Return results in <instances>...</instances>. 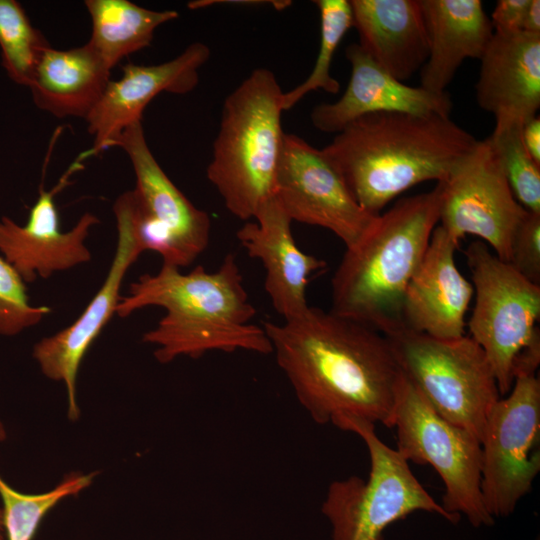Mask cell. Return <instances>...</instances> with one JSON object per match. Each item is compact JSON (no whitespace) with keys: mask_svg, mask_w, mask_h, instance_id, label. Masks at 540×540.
<instances>
[{"mask_svg":"<svg viewBox=\"0 0 540 540\" xmlns=\"http://www.w3.org/2000/svg\"><path fill=\"white\" fill-rule=\"evenodd\" d=\"M539 362L518 365L509 395L491 408L481 438V492L495 519L512 514L540 471Z\"/></svg>","mask_w":540,"mask_h":540,"instance_id":"obj_10","label":"cell"},{"mask_svg":"<svg viewBox=\"0 0 540 540\" xmlns=\"http://www.w3.org/2000/svg\"><path fill=\"white\" fill-rule=\"evenodd\" d=\"M81 160L79 157L73 163L54 188L49 191L40 188L25 225H18L6 216L0 219V253L25 283L49 278L91 259L85 241L90 229L99 224V218L86 212L72 229L63 232L54 200L72 173L81 167Z\"/></svg>","mask_w":540,"mask_h":540,"instance_id":"obj_15","label":"cell"},{"mask_svg":"<svg viewBox=\"0 0 540 540\" xmlns=\"http://www.w3.org/2000/svg\"><path fill=\"white\" fill-rule=\"evenodd\" d=\"M530 0H498L490 22L495 34L508 35L521 32Z\"/></svg>","mask_w":540,"mask_h":540,"instance_id":"obj_31","label":"cell"},{"mask_svg":"<svg viewBox=\"0 0 540 540\" xmlns=\"http://www.w3.org/2000/svg\"><path fill=\"white\" fill-rule=\"evenodd\" d=\"M428 37V57L420 86L444 93L461 64L479 59L494 34L480 0H420Z\"/></svg>","mask_w":540,"mask_h":540,"instance_id":"obj_22","label":"cell"},{"mask_svg":"<svg viewBox=\"0 0 540 540\" xmlns=\"http://www.w3.org/2000/svg\"><path fill=\"white\" fill-rule=\"evenodd\" d=\"M275 197L292 222L327 229L346 248L362 237L376 217L358 205L322 149L293 134L284 136Z\"/></svg>","mask_w":540,"mask_h":540,"instance_id":"obj_13","label":"cell"},{"mask_svg":"<svg viewBox=\"0 0 540 540\" xmlns=\"http://www.w3.org/2000/svg\"><path fill=\"white\" fill-rule=\"evenodd\" d=\"M320 14V45L309 76L298 86L283 93V110H289L308 93L321 89L330 94L340 90V83L330 73L335 52L347 31L353 27L349 0H316Z\"/></svg>","mask_w":540,"mask_h":540,"instance_id":"obj_26","label":"cell"},{"mask_svg":"<svg viewBox=\"0 0 540 540\" xmlns=\"http://www.w3.org/2000/svg\"><path fill=\"white\" fill-rule=\"evenodd\" d=\"M458 244L441 226L435 227L405 292L404 330L444 340L465 335V315L474 288L456 266Z\"/></svg>","mask_w":540,"mask_h":540,"instance_id":"obj_17","label":"cell"},{"mask_svg":"<svg viewBox=\"0 0 540 540\" xmlns=\"http://www.w3.org/2000/svg\"><path fill=\"white\" fill-rule=\"evenodd\" d=\"M477 143L447 116L381 112L352 121L322 151L358 205L377 216L411 187L445 181Z\"/></svg>","mask_w":540,"mask_h":540,"instance_id":"obj_3","label":"cell"},{"mask_svg":"<svg viewBox=\"0 0 540 540\" xmlns=\"http://www.w3.org/2000/svg\"><path fill=\"white\" fill-rule=\"evenodd\" d=\"M6 430L3 423L0 420V443L6 439Z\"/></svg>","mask_w":540,"mask_h":540,"instance_id":"obj_35","label":"cell"},{"mask_svg":"<svg viewBox=\"0 0 540 540\" xmlns=\"http://www.w3.org/2000/svg\"><path fill=\"white\" fill-rule=\"evenodd\" d=\"M0 540H5L4 519H3V511L1 507H0Z\"/></svg>","mask_w":540,"mask_h":540,"instance_id":"obj_34","label":"cell"},{"mask_svg":"<svg viewBox=\"0 0 540 540\" xmlns=\"http://www.w3.org/2000/svg\"><path fill=\"white\" fill-rule=\"evenodd\" d=\"M113 211L117 244L103 284L71 325L42 338L33 347V357L43 375L64 383L68 398V418L72 421L80 416L76 394L80 364L92 343L116 314L124 277L144 252L136 231L131 190L116 199Z\"/></svg>","mask_w":540,"mask_h":540,"instance_id":"obj_14","label":"cell"},{"mask_svg":"<svg viewBox=\"0 0 540 540\" xmlns=\"http://www.w3.org/2000/svg\"><path fill=\"white\" fill-rule=\"evenodd\" d=\"M522 31L530 34H540L539 0H530L524 16Z\"/></svg>","mask_w":540,"mask_h":540,"instance_id":"obj_33","label":"cell"},{"mask_svg":"<svg viewBox=\"0 0 540 540\" xmlns=\"http://www.w3.org/2000/svg\"><path fill=\"white\" fill-rule=\"evenodd\" d=\"M210 57L209 47L190 44L172 60L157 65L128 63L118 80H110L100 100L85 119L94 143L85 156L111 148L131 124L142 121L146 106L160 93L187 94L199 82V69Z\"/></svg>","mask_w":540,"mask_h":540,"instance_id":"obj_16","label":"cell"},{"mask_svg":"<svg viewBox=\"0 0 540 540\" xmlns=\"http://www.w3.org/2000/svg\"><path fill=\"white\" fill-rule=\"evenodd\" d=\"M397 448L406 460L428 464L442 479L441 506L474 527L491 526L481 492V442L470 431L440 416L403 374L394 411Z\"/></svg>","mask_w":540,"mask_h":540,"instance_id":"obj_9","label":"cell"},{"mask_svg":"<svg viewBox=\"0 0 540 540\" xmlns=\"http://www.w3.org/2000/svg\"><path fill=\"white\" fill-rule=\"evenodd\" d=\"M332 424L358 435L370 458L367 480L350 476L328 487L321 512L331 525L332 540H384L389 525L417 511L438 514L451 523L460 520L426 491L408 461L380 440L375 424L349 415Z\"/></svg>","mask_w":540,"mask_h":540,"instance_id":"obj_6","label":"cell"},{"mask_svg":"<svg viewBox=\"0 0 540 540\" xmlns=\"http://www.w3.org/2000/svg\"><path fill=\"white\" fill-rule=\"evenodd\" d=\"M26 283L15 268L0 256V335L14 336L33 327L51 312L48 306H34Z\"/></svg>","mask_w":540,"mask_h":540,"instance_id":"obj_29","label":"cell"},{"mask_svg":"<svg viewBox=\"0 0 540 540\" xmlns=\"http://www.w3.org/2000/svg\"><path fill=\"white\" fill-rule=\"evenodd\" d=\"M283 91L272 71L254 69L225 99L207 177L227 210L254 219L275 196L285 133Z\"/></svg>","mask_w":540,"mask_h":540,"instance_id":"obj_5","label":"cell"},{"mask_svg":"<svg viewBox=\"0 0 540 540\" xmlns=\"http://www.w3.org/2000/svg\"><path fill=\"white\" fill-rule=\"evenodd\" d=\"M262 326L279 368L314 422L349 415L393 427L403 372L384 334L311 306Z\"/></svg>","mask_w":540,"mask_h":540,"instance_id":"obj_1","label":"cell"},{"mask_svg":"<svg viewBox=\"0 0 540 540\" xmlns=\"http://www.w3.org/2000/svg\"><path fill=\"white\" fill-rule=\"evenodd\" d=\"M115 146L127 154L135 173L131 193L143 251H155L165 265L189 266L209 244L208 213L197 208L161 168L147 144L142 121L124 129L111 147Z\"/></svg>","mask_w":540,"mask_h":540,"instance_id":"obj_11","label":"cell"},{"mask_svg":"<svg viewBox=\"0 0 540 540\" xmlns=\"http://www.w3.org/2000/svg\"><path fill=\"white\" fill-rule=\"evenodd\" d=\"M464 253L475 293L467 324L470 337L484 351L499 393L508 394L519 359L527 350L540 345L536 326L540 317V286L499 259L483 241L471 242Z\"/></svg>","mask_w":540,"mask_h":540,"instance_id":"obj_8","label":"cell"},{"mask_svg":"<svg viewBox=\"0 0 540 540\" xmlns=\"http://www.w3.org/2000/svg\"><path fill=\"white\" fill-rule=\"evenodd\" d=\"M481 109L494 128L523 126L540 108V34H493L480 58L475 85Z\"/></svg>","mask_w":540,"mask_h":540,"instance_id":"obj_20","label":"cell"},{"mask_svg":"<svg viewBox=\"0 0 540 540\" xmlns=\"http://www.w3.org/2000/svg\"><path fill=\"white\" fill-rule=\"evenodd\" d=\"M508 263L540 286V213L527 212L513 237Z\"/></svg>","mask_w":540,"mask_h":540,"instance_id":"obj_30","label":"cell"},{"mask_svg":"<svg viewBox=\"0 0 540 540\" xmlns=\"http://www.w3.org/2000/svg\"><path fill=\"white\" fill-rule=\"evenodd\" d=\"M110 71L88 43L68 50L49 46L28 88L39 109L57 118L86 119L111 80Z\"/></svg>","mask_w":540,"mask_h":540,"instance_id":"obj_23","label":"cell"},{"mask_svg":"<svg viewBox=\"0 0 540 540\" xmlns=\"http://www.w3.org/2000/svg\"><path fill=\"white\" fill-rule=\"evenodd\" d=\"M51 46L15 0H0L2 65L16 84L29 87L43 52Z\"/></svg>","mask_w":540,"mask_h":540,"instance_id":"obj_27","label":"cell"},{"mask_svg":"<svg viewBox=\"0 0 540 540\" xmlns=\"http://www.w3.org/2000/svg\"><path fill=\"white\" fill-rule=\"evenodd\" d=\"M359 46L397 80L410 79L428 57L420 0H349Z\"/></svg>","mask_w":540,"mask_h":540,"instance_id":"obj_21","label":"cell"},{"mask_svg":"<svg viewBox=\"0 0 540 540\" xmlns=\"http://www.w3.org/2000/svg\"><path fill=\"white\" fill-rule=\"evenodd\" d=\"M521 128H494L489 139L516 200L527 211L540 213V165L526 150Z\"/></svg>","mask_w":540,"mask_h":540,"instance_id":"obj_28","label":"cell"},{"mask_svg":"<svg viewBox=\"0 0 540 540\" xmlns=\"http://www.w3.org/2000/svg\"><path fill=\"white\" fill-rule=\"evenodd\" d=\"M97 474L71 472L53 489L40 494L18 492L0 476L5 540H32L46 514L63 499L90 486Z\"/></svg>","mask_w":540,"mask_h":540,"instance_id":"obj_25","label":"cell"},{"mask_svg":"<svg viewBox=\"0 0 540 540\" xmlns=\"http://www.w3.org/2000/svg\"><path fill=\"white\" fill-rule=\"evenodd\" d=\"M237 231L236 237L251 258L265 269V291L284 320L302 314L308 307L309 277L327 263L303 252L291 231L292 220L274 196Z\"/></svg>","mask_w":540,"mask_h":540,"instance_id":"obj_19","label":"cell"},{"mask_svg":"<svg viewBox=\"0 0 540 540\" xmlns=\"http://www.w3.org/2000/svg\"><path fill=\"white\" fill-rule=\"evenodd\" d=\"M440 189L399 199L346 251L331 281V312L390 336L404 330L403 301L439 222Z\"/></svg>","mask_w":540,"mask_h":540,"instance_id":"obj_4","label":"cell"},{"mask_svg":"<svg viewBox=\"0 0 540 540\" xmlns=\"http://www.w3.org/2000/svg\"><path fill=\"white\" fill-rule=\"evenodd\" d=\"M386 337L403 374L429 405L481 442L488 414L500 398L482 348L466 335L444 340L404 330Z\"/></svg>","mask_w":540,"mask_h":540,"instance_id":"obj_7","label":"cell"},{"mask_svg":"<svg viewBox=\"0 0 540 540\" xmlns=\"http://www.w3.org/2000/svg\"><path fill=\"white\" fill-rule=\"evenodd\" d=\"M521 138L530 156L540 165V118L538 115L523 124Z\"/></svg>","mask_w":540,"mask_h":540,"instance_id":"obj_32","label":"cell"},{"mask_svg":"<svg viewBox=\"0 0 540 540\" xmlns=\"http://www.w3.org/2000/svg\"><path fill=\"white\" fill-rule=\"evenodd\" d=\"M147 306L165 310L156 327L142 336L144 343L156 347L154 357L161 364L182 356L198 359L212 351L273 353L263 326L252 323L256 309L231 253L214 272L198 265L182 273L162 264L157 273L139 276L121 296L116 314L126 318Z\"/></svg>","mask_w":540,"mask_h":540,"instance_id":"obj_2","label":"cell"},{"mask_svg":"<svg viewBox=\"0 0 540 540\" xmlns=\"http://www.w3.org/2000/svg\"><path fill=\"white\" fill-rule=\"evenodd\" d=\"M91 19L87 42L111 70L120 60L149 46L155 30L175 20L174 10L156 11L128 0H86Z\"/></svg>","mask_w":540,"mask_h":540,"instance_id":"obj_24","label":"cell"},{"mask_svg":"<svg viewBox=\"0 0 540 540\" xmlns=\"http://www.w3.org/2000/svg\"><path fill=\"white\" fill-rule=\"evenodd\" d=\"M351 66L348 85L334 103L316 106L313 126L324 133H338L352 121L373 113L404 112L450 117L453 103L447 92L434 93L392 77L379 67L358 43L346 48Z\"/></svg>","mask_w":540,"mask_h":540,"instance_id":"obj_18","label":"cell"},{"mask_svg":"<svg viewBox=\"0 0 540 540\" xmlns=\"http://www.w3.org/2000/svg\"><path fill=\"white\" fill-rule=\"evenodd\" d=\"M437 184L439 226L457 242L467 234L481 238L508 262L513 237L528 211L514 197L489 137L478 140L453 173Z\"/></svg>","mask_w":540,"mask_h":540,"instance_id":"obj_12","label":"cell"}]
</instances>
